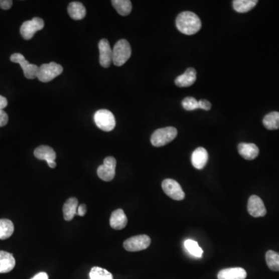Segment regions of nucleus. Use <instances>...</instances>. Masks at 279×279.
Segmentation results:
<instances>
[{
  "mask_svg": "<svg viewBox=\"0 0 279 279\" xmlns=\"http://www.w3.org/2000/svg\"><path fill=\"white\" fill-rule=\"evenodd\" d=\"M176 27L182 34L193 35L199 32L202 28L201 20L195 13L184 11L176 18Z\"/></svg>",
  "mask_w": 279,
  "mask_h": 279,
  "instance_id": "f257e3e1",
  "label": "nucleus"
},
{
  "mask_svg": "<svg viewBox=\"0 0 279 279\" xmlns=\"http://www.w3.org/2000/svg\"><path fill=\"white\" fill-rule=\"evenodd\" d=\"M131 47L126 40L121 39L112 48V63L116 66L124 65L131 56Z\"/></svg>",
  "mask_w": 279,
  "mask_h": 279,
  "instance_id": "f03ea898",
  "label": "nucleus"
},
{
  "mask_svg": "<svg viewBox=\"0 0 279 279\" xmlns=\"http://www.w3.org/2000/svg\"><path fill=\"white\" fill-rule=\"evenodd\" d=\"M177 135V129L173 126L160 128L152 133L151 142L154 147L160 148L172 142Z\"/></svg>",
  "mask_w": 279,
  "mask_h": 279,
  "instance_id": "7ed1b4c3",
  "label": "nucleus"
},
{
  "mask_svg": "<svg viewBox=\"0 0 279 279\" xmlns=\"http://www.w3.org/2000/svg\"><path fill=\"white\" fill-rule=\"evenodd\" d=\"M94 121L99 129L103 131H112L116 126V119L112 112L107 109H100L94 115Z\"/></svg>",
  "mask_w": 279,
  "mask_h": 279,
  "instance_id": "20e7f679",
  "label": "nucleus"
},
{
  "mask_svg": "<svg viewBox=\"0 0 279 279\" xmlns=\"http://www.w3.org/2000/svg\"><path fill=\"white\" fill-rule=\"evenodd\" d=\"M63 72L62 65L55 62H50L48 64H43L39 67L38 77L37 78L42 82H49L55 79L56 77Z\"/></svg>",
  "mask_w": 279,
  "mask_h": 279,
  "instance_id": "39448f33",
  "label": "nucleus"
},
{
  "mask_svg": "<svg viewBox=\"0 0 279 279\" xmlns=\"http://www.w3.org/2000/svg\"><path fill=\"white\" fill-rule=\"evenodd\" d=\"M45 27V21L39 17H34L31 21H25L21 28V36L29 41L32 39L35 33L41 31Z\"/></svg>",
  "mask_w": 279,
  "mask_h": 279,
  "instance_id": "423d86ee",
  "label": "nucleus"
},
{
  "mask_svg": "<svg viewBox=\"0 0 279 279\" xmlns=\"http://www.w3.org/2000/svg\"><path fill=\"white\" fill-rule=\"evenodd\" d=\"M11 61L21 65L24 71V75L28 79H34L38 77L39 67L34 64H30L21 54L15 53L11 55Z\"/></svg>",
  "mask_w": 279,
  "mask_h": 279,
  "instance_id": "0eeeda50",
  "label": "nucleus"
},
{
  "mask_svg": "<svg viewBox=\"0 0 279 279\" xmlns=\"http://www.w3.org/2000/svg\"><path fill=\"white\" fill-rule=\"evenodd\" d=\"M116 161L113 157H107L104 159L103 165L97 169V175L102 180L110 182L116 175Z\"/></svg>",
  "mask_w": 279,
  "mask_h": 279,
  "instance_id": "6e6552de",
  "label": "nucleus"
},
{
  "mask_svg": "<svg viewBox=\"0 0 279 279\" xmlns=\"http://www.w3.org/2000/svg\"><path fill=\"white\" fill-rule=\"evenodd\" d=\"M151 244V238L148 235H138L125 240L123 247L127 251L135 252L145 250Z\"/></svg>",
  "mask_w": 279,
  "mask_h": 279,
  "instance_id": "1a4fd4ad",
  "label": "nucleus"
},
{
  "mask_svg": "<svg viewBox=\"0 0 279 279\" xmlns=\"http://www.w3.org/2000/svg\"><path fill=\"white\" fill-rule=\"evenodd\" d=\"M162 189L165 194L176 201H181L185 199V193L180 185L176 180L167 179L162 182Z\"/></svg>",
  "mask_w": 279,
  "mask_h": 279,
  "instance_id": "9d476101",
  "label": "nucleus"
},
{
  "mask_svg": "<svg viewBox=\"0 0 279 279\" xmlns=\"http://www.w3.org/2000/svg\"><path fill=\"white\" fill-rule=\"evenodd\" d=\"M34 156L39 160L46 161L48 166L51 169H55L56 167V162H55L56 153L51 147L46 145L38 147L34 151Z\"/></svg>",
  "mask_w": 279,
  "mask_h": 279,
  "instance_id": "9b49d317",
  "label": "nucleus"
},
{
  "mask_svg": "<svg viewBox=\"0 0 279 279\" xmlns=\"http://www.w3.org/2000/svg\"><path fill=\"white\" fill-rule=\"evenodd\" d=\"M247 210L250 216L253 217H262L267 213L262 199L255 195H253L249 198Z\"/></svg>",
  "mask_w": 279,
  "mask_h": 279,
  "instance_id": "f8f14e48",
  "label": "nucleus"
},
{
  "mask_svg": "<svg viewBox=\"0 0 279 279\" xmlns=\"http://www.w3.org/2000/svg\"><path fill=\"white\" fill-rule=\"evenodd\" d=\"M99 63L103 68H109L112 62V49L109 41L102 39L99 43Z\"/></svg>",
  "mask_w": 279,
  "mask_h": 279,
  "instance_id": "ddd939ff",
  "label": "nucleus"
},
{
  "mask_svg": "<svg viewBox=\"0 0 279 279\" xmlns=\"http://www.w3.org/2000/svg\"><path fill=\"white\" fill-rule=\"evenodd\" d=\"M237 149L240 156L246 160H254L259 155V148L254 144L240 143Z\"/></svg>",
  "mask_w": 279,
  "mask_h": 279,
  "instance_id": "4468645a",
  "label": "nucleus"
},
{
  "mask_svg": "<svg viewBox=\"0 0 279 279\" xmlns=\"http://www.w3.org/2000/svg\"><path fill=\"white\" fill-rule=\"evenodd\" d=\"M196 81V70L193 68H189L184 73L176 78L175 83L180 88H185L193 85Z\"/></svg>",
  "mask_w": 279,
  "mask_h": 279,
  "instance_id": "2eb2a0df",
  "label": "nucleus"
},
{
  "mask_svg": "<svg viewBox=\"0 0 279 279\" xmlns=\"http://www.w3.org/2000/svg\"><path fill=\"white\" fill-rule=\"evenodd\" d=\"M209 159L207 151L204 148H196L192 155V164L194 168L199 170L204 169Z\"/></svg>",
  "mask_w": 279,
  "mask_h": 279,
  "instance_id": "dca6fc26",
  "label": "nucleus"
},
{
  "mask_svg": "<svg viewBox=\"0 0 279 279\" xmlns=\"http://www.w3.org/2000/svg\"><path fill=\"white\" fill-rule=\"evenodd\" d=\"M127 217L125 215L123 209H116L111 214L109 223H110L111 227L114 230H122V229L125 228L127 224Z\"/></svg>",
  "mask_w": 279,
  "mask_h": 279,
  "instance_id": "f3484780",
  "label": "nucleus"
},
{
  "mask_svg": "<svg viewBox=\"0 0 279 279\" xmlns=\"http://www.w3.org/2000/svg\"><path fill=\"white\" fill-rule=\"evenodd\" d=\"M218 279H245L247 272L242 267L223 269L218 273Z\"/></svg>",
  "mask_w": 279,
  "mask_h": 279,
  "instance_id": "a211bd4d",
  "label": "nucleus"
},
{
  "mask_svg": "<svg viewBox=\"0 0 279 279\" xmlns=\"http://www.w3.org/2000/svg\"><path fill=\"white\" fill-rule=\"evenodd\" d=\"M16 265L14 255L9 252L0 250V273H8L12 271Z\"/></svg>",
  "mask_w": 279,
  "mask_h": 279,
  "instance_id": "6ab92c4d",
  "label": "nucleus"
},
{
  "mask_svg": "<svg viewBox=\"0 0 279 279\" xmlns=\"http://www.w3.org/2000/svg\"><path fill=\"white\" fill-rule=\"evenodd\" d=\"M78 201L76 198H70L65 202L63 206L64 218L66 221H70L77 214Z\"/></svg>",
  "mask_w": 279,
  "mask_h": 279,
  "instance_id": "aec40b11",
  "label": "nucleus"
},
{
  "mask_svg": "<svg viewBox=\"0 0 279 279\" xmlns=\"http://www.w3.org/2000/svg\"><path fill=\"white\" fill-rule=\"evenodd\" d=\"M68 12L72 19L75 21H80L86 15V9L81 3L72 2L68 6Z\"/></svg>",
  "mask_w": 279,
  "mask_h": 279,
  "instance_id": "412c9836",
  "label": "nucleus"
},
{
  "mask_svg": "<svg viewBox=\"0 0 279 279\" xmlns=\"http://www.w3.org/2000/svg\"><path fill=\"white\" fill-rule=\"evenodd\" d=\"M257 3V0H234L233 7L236 12L244 14L254 8Z\"/></svg>",
  "mask_w": 279,
  "mask_h": 279,
  "instance_id": "4be33fe9",
  "label": "nucleus"
},
{
  "mask_svg": "<svg viewBox=\"0 0 279 279\" xmlns=\"http://www.w3.org/2000/svg\"><path fill=\"white\" fill-rule=\"evenodd\" d=\"M112 4L119 15L126 17L131 13L132 4L129 0H112Z\"/></svg>",
  "mask_w": 279,
  "mask_h": 279,
  "instance_id": "5701e85b",
  "label": "nucleus"
},
{
  "mask_svg": "<svg viewBox=\"0 0 279 279\" xmlns=\"http://www.w3.org/2000/svg\"><path fill=\"white\" fill-rule=\"evenodd\" d=\"M14 231V223L7 219L0 220V240H7L12 236Z\"/></svg>",
  "mask_w": 279,
  "mask_h": 279,
  "instance_id": "b1692460",
  "label": "nucleus"
},
{
  "mask_svg": "<svg viewBox=\"0 0 279 279\" xmlns=\"http://www.w3.org/2000/svg\"><path fill=\"white\" fill-rule=\"evenodd\" d=\"M263 124L267 129L273 130L279 128V112H271L263 119Z\"/></svg>",
  "mask_w": 279,
  "mask_h": 279,
  "instance_id": "393cba45",
  "label": "nucleus"
},
{
  "mask_svg": "<svg viewBox=\"0 0 279 279\" xmlns=\"http://www.w3.org/2000/svg\"><path fill=\"white\" fill-rule=\"evenodd\" d=\"M266 263L269 268L274 271H279V254L273 250H268L265 255Z\"/></svg>",
  "mask_w": 279,
  "mask_h": 279,
  "instance_id": "a878e982",
  "label": "nucleus"
},
{
  "mask_svg": "<svg viewBox=\"0 0 279 279\" xmlns=\"http://www.w3.org/2000/svg\"><path fill=\"white\" fill-rule=\"evenodd\" d=\"M185 247L191 255L196 257H201L203 256V250L199 247L197 242L193 240H186L185 241Z\"/></svg>",
  "mask_w": 279,
  "mask_h": 279,
  "instance_id": "bb28decb",
  "label": "nucleus"
},
{
  "mask_svg": "<svg viewBox=\"0 0 279 279\" xmlns=\"http://www.w3.org/2000/svg\"><path fill=\"white\" fill-rule=\"evenodd\" d=\"M90 279H113L112 274L106 270L99 267H94L89 273Z\"/></svg>",
  "mask_w": 279,
  "mask_h": 279,
  "instance_id": "cd10ccee",
  "label": "nucleus"
},
{
  "mask_svg": "<svg viewBox=\"0 0 279 279\" xmlns=\"http://www.w3.org/2000/svg\"><path fill=\"white\" fill-rule=\"evenodd\" d=\"M182 106L186 110L192 111L199 109V101L194 97L185 98L182 102Z\"/></svg>",
  "mask_w": 279,
  "mask_h": 279,
  "instance_id": "c85d7f7f",
  "label": "nucleus"
},
{
  "mask_svg": "<svg viewBox=\"0 0 279 279\" xmlns=\"http://www.w3.org/2000/svg\"><path fill=\"white\" fill-rule=\"evenodd\" d=\"M9 117L7 112L3 109H0V127L6 126L8 123Z\"/></svg>",
  "mask_w": 279,
  "mask_h": 279,
  "instance_id": "c756f323",
  "label": "nucleus"
},
{
  "mask_svg": "<svg viewBox=\"0 0 279 279\" xmlns=\"http://www.w3.org/2000/svg\"><path fill=\"white\" fill-rule=\"evenodd\" d=\"M212 105L210 102L206 100V99H201L199 101V109H205V110H209L211 109Z\"/></svg>",
  "mask_w": 279,
  "mask_h": 279,
  "instance_id": "7c9ffc66",
  "label": "nucleus"
},
{
  "mask_svg": "<svg viewBox=\"0 0 279 279\" xmlns=\"http://www.w3.org/2000/svg\"><path fill=\"white\" fill-rule=\"evenodd\" d=\"M13 5V1L11 0H0V8L7 11L11 9Z\"/></svg>",
  "mask_w": 279,
  "mask_h": 279,
  "instance_id": "2f4dec72",
  "label": "nucleus"
},
{
  "mask_svg": "<svg viewBox=\"0 0 279 279\" xmlns=\"http://www.w3.org/2000/svg\"><path fill=\"white\" fill-rule=\"evenodd\" d=\"M86 212L87 208L85 204H81L80 206H78V209H77V214L78 216H84Z\"/></svg>",
  "mask_w": 279,
  "mask_h": 279,
  "instance_id": "473e14b6",
  "label": "nucleus"
},
{
  "mask_svg": "<svg viewBox=\"0 0 279 279\" xmlns=\"http://www.w3.org/2000/svg\"><path fill=\"white\" fill-rule=\"evenodd\" d=\"M7 105H8L7 99L4 96L0 95V109L4 110V108L7 107Z\"/></svg>",
  "mask_w": 279,
  "mask_h": 279,
  "instance_id": "72a5a7b5",
  "label": "nucleus"
},
{
  "mask_svg": "<svg viewBox=\"0 0 279 279\" xmlns=\"http://www.w3.org/2000/svg\"><path fill=\"white\" fill-rule=\"evenodd\" d=\"M31 279H49L48 274L45 272L38 273L36 275L34 276Z\"/></svg>",
  "mask_w": 279,
  "mask_h": 279,
  "instance_id": "f704fd0d",
  "label": "nucleus"
}]
</instances>
